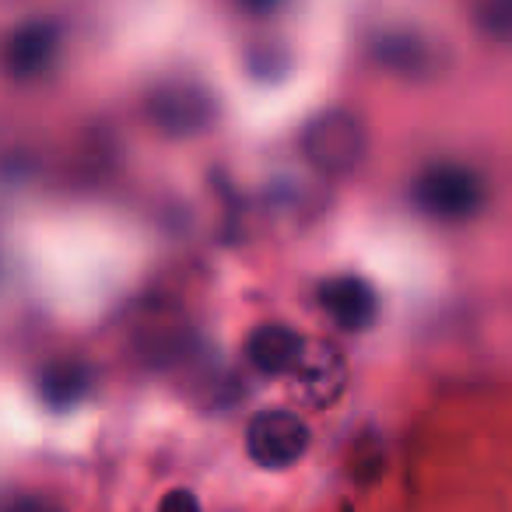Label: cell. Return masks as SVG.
Returning <instances> with one entry per match:
<instances>
[{
	"label": "cell",
	"instance_id": "obj_1",
	"mask_svg": "<svg viewBox=\"0 0 512 512\" xmlns=\"http://www.w3.org/2000/svg\"><path fill=\"white\" fill-rule=\"evenodd\" d=\"M302 151L323 172H351L365 155V130L348 109H323L302 130Z\"/></svg>",
	"mask_w": 512,
	"mask_h": 512
},
{
	"label": "cell",
	"instance_id": "obj_2",
	"mask_svg": "<svg viewBox=\"0 0 512 512\" xmlns=\"http://www.w3.org/2000/svg\"><path fill=\"white\" fill-rule=\"evenodd\" d=\"M414 200L425 214L442 221H460L481 207V179L470 172L467 165L439 162L428 165L418 179H414Z\"/></svg>",
	"mask_w": 512,
	"mask_h": 512
},
{
	"label": "cell",
	"instance_id": "obj_3",
	"mask_svg": "<svg viewBox=\"0 0 512 512\" xmlns=\"http://www.w3.org/2000/svg\"><path fill=\"white\" fill-rule=\"evenodd\" d=\"M309 449V425L292 411H260L246 428V453L256 467L285 470Z\"/></svg>",
	"mask_w": 512,
	"mask_h": 512
},
{
	"label": "cell",
	"instance_id": "obj_4",
	"mask_svg": "<svg viewBox=\"0 0 512 512\" xmlns=\"http://www.w3.org/2000/svg\"><path fill=\"white\" fill-rule=\"evenodd\" d=\"M148 116L169 134H193L214 116V102L193 81H165L148 95Z\"/></svg>",
	"mask_w": 512,
	"mask_h": 512
},
{
	"label": "cell",
	"instance_id": "obj_5",
	"mask_svg": "<svg viewBox=\"0 0 512 512\" xmlns=\"http://www.w3.org/2000/svg\"><path fill=\"white\" fill-rule=\"evenodd\" d=\"M320 306L337 327L344 330H362L376 320V292L365 278L358 274H341V278H330L320 285Z\"/></svg>",
	"mask_w": 512,
	"mask_h": 512
},
{
	"label": "cell",
	"instance_id": "obj_6",
	"mask_svg": "<svg viewBox=\"0 0 512 512\" xmlns=\"http://www.w3.org/2000/svg\"><path fill=\"white\" fill-rule=\"evenodd\" d=\"M302 355H306L302 337L292 327H281V323H264L246 337L249 365L264 376H281V372L299 369Z\"/></svg>",
	"mask_w": 512,
	"mask_h": 512
},
{
	"label": "cell",
	"instance_id": "obj_7",
	"mask_svg": "<svg viewBox=\"0 0 512 512\" xmlns=\"http://www.w3.org/2000/svg\"><path fill=\"white\" fill-rule=\"evenodd\" d=\"M53 50H57V32H53L50 25H25V29H18L8 43L11 74L29 78V74L43 71V67L50 64Z\"/></svg>",
	"mask_w": 512,
	"mask_h": 512
},
{
	"label": "cell",
	"instance_id": "obj_8",
	"mask_svg": "<svg viewBox=\"0 0 512 512\" xmlns=\"http://www.w3.org/2000/svg\"><path fill=\"white\" fill-rule=\"evenodd\" d=\"M477 22H481V29L488 36L512 39V0H481Z\"/></svg>",
	"mask_w": 512,
	"mask_h": 512
},
{
	"label": "cell",
	"instance_id": "obj_9",
	"mask_svg": "<svg viewBox=\"0 0 512 512\" xmlns=\"http://www.w3.org/2000/svg\"><path fill=\"white\" fill-rule=\"evenodd\" d=\"M158 512H200V502H197V495H193V491L176 488V491H169L162 502H158Z\"/></svg>",
	"mask_w": 512,
	"mask_h": 512
},
{
	"label": "cell",
	"instance_id": "obj_10",
	"mask_svg": "<svg viewBox=\"0 0 512 512\" xmlns=\"http://www.w3.org/2000/svg\"><path fill=\"white\" fill-rule=\"evenodd\" d=\"M8 512H64L57 502H50V498H43V495H22V498H15L11 502V509Z\"/></svg>",
	"mask_w": 512,
	"mask_h": 512
}]
</instances>
